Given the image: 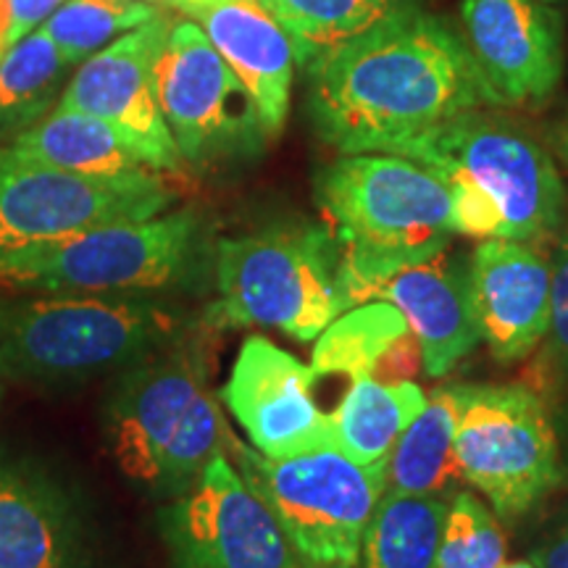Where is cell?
<instances>
[{
    "mask_svg": "<svg viewBox=\"0 0 568 568\" xmlns=\"http://www.w3.org/2000/svg\"><path fill=\"white\" fill-rule=\"evenodd\" d=\"M314 130L343 155L400 142L495 105L466 40L414 3L305 67Z\"/></svg>",
    "mask_w": 568,
    "mask_h": 568,
    "instance_id": "6da1fadb",
    "label": "cell"
},
{
    "mask_svg": "<svg viewBox=\"0 0 568 568\" xmlns=\"http://www.w3.org/2000/svg\"><path fill=\"white\" fill-rule=\"evenodd\" d=\"M314 193L343 253L347 311L387 276L445 253L458 234L447 184L403 155H339L318 172Z\"/></svg>",
    "mask_w": 568,
    "mask_h": 568,
    "instance_id": "7a4b0ae2",
    "label": "cell"
},
{
    "mask_svg": "<svg viewBox=\"0 0 568 568\" xmlns=\"http://www.w3.org/2000/svg\"><path fill=\"white\" fill-rule=\"evenodd\" d=\"M187 332V314L163 297L0 287V376L11 382L74 385L124 372Z\"/></svg>",
    "mask_w": 568,
    "mask_h": 568,
    "instance_id": "3957f363",
    "label": "cell"
},
{
    "mask_svg": "<svg viewBox=\"0 0 568 568\" xmlns=\"http://www.w3.org/2000/svg\"><path fill=\"white\" fill-rule=\"evenodd\" d=\"M435 172L453 195L458 234L542 243L566 222V184L527 130L481 109L458 113L395 148Z\"/></svg>",
    "mask_w": 568,
    "mask_h": 568,
    "instance_id": "277c9868",
    "label": "cell"
},
{
    "mask_svg": "<svg viewBox=\"0 0 568 568\" xmlns=\"http://www.w3.org/2000/svg\"><path fill=\"white\" fill-rule=\"evenodd\" d=\"M213 253L205 216L184 205L6 255L0 287L161 297L197 287Z\"/></svg>",
    "mask_w": 568,
    "mask_h": 568,
    "instance_id": "5b68a950",
    "label": "cell"
},
{
    "mask_svg": "<svg viewBox=\"0 0 568 568\" xmlns=\"http://www.w3.org/2000/svg\"><path fill=\"white\" fill-rule=\"evenodd\" d=\"M337 237L326 224H282L222 240L213 253L211 326H266L311 343L347 311Z\"/></svg>",
    "mask_w": 568,
    "mask_h": 568,
    "instance_id": "8992f818",
    "label": "cell"
},
{
    "mask_svg": "<svg viewBox=\"0 0 568 568\" xmlns=\"http://www.w3.org/2000/svg\"><path fill=\"white\" fill-rule=\"evenodd\" d=\"M387 458L358 466L324 447L276 460L243 443L230 456L247 487L274 510L305 568H358L366 529L387 493Z\"/></svg>",
    "mask_w": 568,
    "mask_h": 568,
    "instance_id": "52a82bcc",
    "label": "cell"
},
{
    "mask_svg": "<svg viewBox=\"0 0 568 568\" xmlns=\"http://www.w3.org/2000/svg\"><path fill=\"white\" fill-rule=\"evenodd\" d=\"M174 203L176 190L161 172L88 176L0 145V258L98 226L159 216Z\"/></svg>",
    "mask_w": 568,
    "mask_h": 568,
    "instance_id": "ba28073f",
    "label": "cell"
},
{
    "mask_svg": "<svg viewBox=\"0 0 568 568\" xmlns=\"http://www.w3.org/2000/svg\"><path fill=\"white\" fill-rule=\"evenodd\" d=\"M456 458L503 521L527 516L560 481V447L548 408L524 387L456 385Z\"/></svg>",
    "mask_w": 568,
    "mask_h": 568,
    "instance_id": "9c48e42d",
    "label": "cell"
},
{
    "mask_svg": "<svg viewBox=\"0 0 568 568\" xmlns=\"http://www.w3.org/2000/svg\"><path fill=\"white\" fill-rule=\"evenodd\" d=\"M155 95L184 166H213L268 140L245 84L187 17L172 21L155 59Z\"/></svg>",
    "mask_w": 568,
    "mask_h": 568,
    "instance_id": "30bf717a",
    "label": "cell"
},
{
    "mask_svg": "<svg viewBox=\"0 0 568 568\" xmlns=\"http://www.w3.org/2000/svg\"><path fill=\"white\" fill-rule=\"evenodd\" d=\"M172 568H305L274 510L230 456H216L187 493L159 510Z\"/></svg>",
    "mask_w": 568,
    "mask_h": 568,
    "instance_id": "8fae6325",
    "label": "cell"
},
{
    "mask_svg": "<svg viewBox=\"0 0 568 568\" xmlns=\"http://www.w3.org/2000/svg\"><path fill=\"white\" fill-rule=\"evenodd\" d=\"M211 379L209 339L195 332L119 372L105 400V443L119 471L151 493L166 445Z\"/></svg>",
    "mask_w": 568,
    "mask_h": 568,
    "instance_id": "7c38bea8",
    "label": "cell"
},
{
    "mask_svg": "<svg viewBox=\"0 0 568 568\" xmlns=\"http://www.w3.org/2000/svg\"><path fill=\"white\" fill-rule=\"evenodd\" d=\"M172 30L166 11L122 34L77 67L61 109L103 119L155 172H182L184 161L155 95V59Z\"/></svg>",
    "mask_w": 568,
    "mask_h": 568,
    "instance_id": "4fadbf2b",
    "label": "cell"
},
{
    "mask_svg": "<svg viewBox=\"0 0 568 568\" xmlns=\"http://www.w3.org/2000/svg\"><path fill=\"white\" fill-rule=\"evenodd\" d=\"M318 374L272 339L253 335L240 347L224 403L261 456L293 458L335 447L332 416L316 400Z\"/></svg>",
    "mask_w": 568,
    "mask_h": 568,
    "instance_id": "5bb4252c",
    "label": "cell"
},
{
    "mask_svg": "<svg viewBox=\"0 0 568 568\" xmlns=\"http://www.w3.org/2000/svg\"><path fill=\"white\" fill-rule=\"evenodd\" d=\"M460 19L495 105L542 103L556 92L564 45L542 0H460Z\"/></svg>",
    "mask_w": 568,
    "mask_h": 568,
    "instance_id": "9a60e30c",
    "label": "cell"
},
{
    "mask_svg": "<svg viewBox=\"0 0 568 568\" xmlns=\"http://www.w3.org/2000/svg\"><path fill=\"white\" fill-rule=\"evenodd\" d=\"M468 282L489 353L503 364L527 358L550 326L552 255L527 240H481L468 261Z\"/></svg>",
    "mask_w": 568,
    "mask_h": 568,
    "instance_id": "2e32d148",
    "label": "cell"
},
{
    "mask_svg": "<svg viewBox=\"0 0 568 568\" xmlns=\"http://www.w3.org/2000/svg\"><path fill=\"white\" fill-rule=\"evenodd\" d=\"M0 568H92L74 497L19 460H0Z\"/></svg>",
    "mask_w": 568,
    "mask_h": 568,
    "instance_id": "e0dca14e",
    "label": "cell"
},
{
    "mask_svg": "<svg viewBox=\"0 0 568 568\" xmlns=\"http://www.w3.org/2000/svg\"><path fill=\"white\" fill-rule=\"evenodd\" d=\"M187 19L201 24L205 38L245 84L266 138H276L287 122L297 63L290 34L255 0H205Z\"/></svg>",
    "mask_w": 568,
    "mask_h": 568,
    "instance_id": "ac0fdd59",
    "label": "cell"
},
{
    "mask_svg": "<svg viewBox=\"0 0 568 568\" xmlns=\"http://www.w3.org/2000/svg\"><path fill=\"white\" fill-rule=\"evenodd\" d=\"M368 301H387L400 311L422 343L429 376H445L481 343L468 264L447 251L382 280Z\"/></svg>",
    "mask_w": 568,
    "mask_h": 568,
    "instance_id": "d6986e66",
    "label": "cell"
},
{
    "mask_svg": "<svg viewBox=\"0 0 568 568\" xmlns=\"http://www.w3.org/2000/svg\"><path fill=\"white\" fill-rule=\"evenodd\" d=\"M456 387H437L387 458V493L453 500L466 485L456 458Z\"/></svg>",
    "mask_w": 568,
    "mask_h": 568,
    "instance_id": "ffe728a7",
    "label": "cell"
},
{
    "mask_svg": "<svg viewBox=\"0 0 568 568\" xmlns=\"http://www.w3.org/2000/svg\"><path fill=\"white\" fill-rule=\"evenodd\" d=\"M13 151L88 176H138L155 172L119 138L116 130L84 111L55 109L11 142Z\"/></svg>",
    "mask_w": 568,
    "mask_h": 568,
    "instance_id": "44dd1931",
    "label": "cell"
},
{
    "mask_svg": "<svg viewBox=\"0 0 568 568\" xmlns=\"http://www.w3.org/2000/svg\"><path fill=\"white\" fill-rule=\"evenodd\" d=\"M424 403L426 395L416 382L382 385L372 376L353 379L339 406L329 414L335 450L358 466L379 464L393 453Z\"/></svg>",
    "mask_w": 568,
    "mask_h": 568,
    "instance_id": "7402d4cb",
    "label": "cell"
},
{
    "mask_svg": "<svg viewBox=\"0 0 568 568\" xmlns=\"http://www.w3.org/2000/svg\"><path fill=\"white\" fill-rule=\"evenodd\" d=\"M447 497L385 493L368 524L358 568H437Z\"/></svg>",
    "mask_w": 568,
    "mask_h": 568,
    "instance_id": "603a6c76",
    "label": "cell"
},
{
    "mask_svg": "<svg viewBox=\"0 0 568 568\" xmlns=\"http://www.w3.org/2000/svg\"><path fill=\"white\" fill-rule=\"evenodd\" d=\"M71 69L74 63L42 30L13 42L0 59V140L11 142L45 119Z\"/></svg>",
    "mask_w": 568,
    "mask_h": 568,
    "instance_id": "cb8c5ba5",
    "label": "cell"
},
{
    "mask_svg": "<svg viewBox=\"0 0 568 568\" xmlns=\"http://www.w3.org/2000/svg\"><path fill=\"white\" fill-rule=\"evenodd\" d=\"M410 6L414 0H268L266 9L290 34L295 61L305 69Z\"/></svg>",
    "mask_w": 568,
    "mask_h": 568,
    "instance_id": "d4e9b609",
    "label": "cell"
},
{
    "mask_svg": "<svg viewBox=\"0 0 568 568\" xmlns=\"http://www.w3.org/2000/svg\"><path fill=\"white\" fill-rule=\"evenodd\" d=\"M408 329V322L393 303L355 305L318 335L314 347L316 374L347 376L351 382L368 376L376 358Z\"/></svg>",
    "mask_w": 568,
    "mask_h": 568,
    "instance_id": "484cf974",
    "label": "cell"
},
{
    "mask_svg": "<svg viewBox=\"0 0 568 568\" xmlns=\"http://www.w3.org/2000/svg\"><path fill=\"white\" fill-rule=\"evenodd\" d=\"M237 439L226 429L222 406H219L213 389H203L197 400L190 408L172 443L163 453L159 474L151 487L153 497L159 500H174L195 487V481L203 477V471L216 456H232V447Z\"/></svg>",
    "mask_w": 568,
    "mask_h": 568,
    "instance_id": "4316f807",
    "label": "cell"
},
{
    "mask_svg": "<svg viewBox=\"0 0 568 568\" xmlns=\"http://www.w3.org/2000/svg\"><path fill=\"white\" fill-rule=\"evenodd\" d=\"M161 11V6L145 0H63L40 30L74 67H80Z\"/></svg>",
    "mask_w": 568,
    "mask_h": 568,
    "instance_id": "83f0119b",
    "label": "cell"
},
{
    "mask_svg": "<svg viewBox=\"0 0 568 568\" xmlns=\"http://www.w3.org/2000/svg\"><path fill=\"white\" fill-rule=\"evenodd\" d=\"M508 539L500 518L477 495L460 489L453 497L437 552V568H500Z\"/></svg>",
    "mask_w": 568,
    "mask_h": 568,
    "instance_id": "f1b7e54d",
    "label": "cell"
},
{
    "mask_svg": "<svg viewBox=\"0 0 568 568\" xmlns=\"http://www.w3.org/2000/svg\"><path fill=\"white\" fill-rule=\"evenodd\" d=\"M550 351L568 374V232L552 251V290H550Z\"/></svg>",
    "mask_w": 568,
    "mask_h": 568,
    "instance_id": "f546056e",
    "label": "cell"
},
{
    "mask_svg": "<svg viewBox=\"0 0 568 568\" xmlns=\"http://www.w3.org/2000/svg\"><path fill=\"white\" fill-rule=\"evenodd\" d=\"M422 343H418V337L408 329L403 332L379 358H376V364L368 376L382 382V385H397V382H414L416 374L422 372Z\"/></svg>",
    "mask_w": 568,
    "mask_h": 568,
    "instance_id": "4dcf8cb0",
    "label": "cell"
},
{
    "mask_svg": "<svg viewBox=\"0 0 568 568\" xmlns=\"http://www.w3.org/2000/svg\"><path fill=\"white\" fill-rule=\"evenodd\" d=\"M11 11V45L40 30L63 0H6Z\"/></svg>",
    "mask_w": 568,
    "mask_h": 568,
    "instance_id": "1f68e13d",
    "label": "cell"
},
{
    "mask_svg": "<svg viewBox=\"0 0 568 568\" xmlns=\"http://www.w3.org/2000/svg\"><path fill=\"white\" fill-rule=\"evenodd\" d=\"M531 564L537 568H568V527L560 529L545 545H539L531 556Z\"/></svg>",
    "mask_w": 568,
    "mask_h": 568,
    "instance_id": "d6a6232c",
    "label": "cell"
},
{
    "mask_svg": "<svg viewBox=\"0 0 568 568\" xmlns=\"http://www.w3.org/2000/svg\"><path fill=\"white\" fill-rule=\"evenodd\" d=\"M552 145H556V153L564 159V163L568 166V116L560 119L552 130Z\"/></svg>",
    "mask_w": 568,
    "mask_h": 568,
    "instance_id": "836d02e7",
    "label": "cell"
},
{
    "mask_svg": "<svg viewBox=\"0 0 568 568\" xmlns=\"http://www.w3.org/2000/svg\"><path fill=\"white\" fill-rule=\"evenodd\" d=\"M201 3H205V0H169V9H176V11L182 13V17H187V13L193 11L195 6H201ZM255 3L266 6L268 0H255Z\"/></svg>",
    "mask_w": 568,
    "mask_h": 568,
    "instance_id": "e575fe53",
    "label": "cell"
},
{
    "mask_svg": "<svg viewBox=\"0 0 568 568\" xmlns=\"http://www.w3.org/2000/svg\"><path fill=\"white\" fill-rule=\"evenodd\" d=\"M500 568H537L531 560H510V564H503Z\"/></svg>",
    "mask_w": 568,
    "mask_h": 568,
    "instance_id": "d590c367",
    "label": "cell"
},
{
    "mask_svg": "<svg viewBox=\"0 0 568 568\" xmlns=\"http://www.w3.org/2000/svg\"><path fill=\"white\" fill-rule=\"evenodd\" d=\"M145 3H153V6H161V9H166L169 0H145Z\"/></svg>",
    "mask_w": 568,
    "mask_h": 568,
    "instance_id": "8d00e7d4",
    "label": "cell"
},
{
    "mask_svg": "<svg viewBox=\"0 0 568 568\" xmlns=\"http://www.w3.org/2000/svg\"><path fill=\"white\" fill-rule=\"evenodd\" d=\"M542 3H550V0H542Z\"/></svg>",
    "mask_w": 568,
    "mask_h": 568,
    "instance_id": "74e56055",
    "label": "cell"
}]
</instances>
